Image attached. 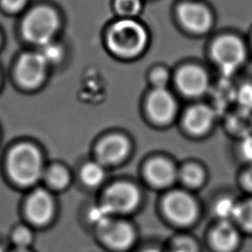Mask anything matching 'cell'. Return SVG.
Here are the masks:
<instances>
[{"instance_id":"6da1fadb","label":"cell","mask_w":252,"mask_h":252,"mask_svg":"<svg viewBox=\"0 0 252 252\" xmlns=\"http://www.w3.org/2000/svg\"><path fill=\"white\" fill-rule=\"evenodd\" d=\"M148 34L145 28L132 19L114 23L108 30L106 43L117 56L130 58L141 53L147 45Z\"/></svg>"},{"instance_id":"7a4b0ae2","label":"cell","mask_w":252,"mask_h":252,"mask_svg":"<svg viewBox=\"0 0 252 252\" xmlns=\"http://www.w3.org/2000/svg\"><path fill=\"white\" fill-rule=\"evenodd\" d=\"M8 167L12 178L21 185H31L41 175V158L32 145L22 144L13 149Z\"/></svg>"},{"instance_id":"3957f363","label":"cell","mask_w":252,"mask_h":252,"mask_svg":"<svg viewBox=\"0 0 252 252\" xmlns=\"http://www.w3.org/2000/svg\"><path fill=\"white\" fill-rule=\"evenodd\" d=\"M59 29V18L55 11L48 7H36L24 19L22 32L24 37L38 45L50 42Z\"/></svg>"},{"instance_id":"277c9868","label":"cell","mask_w":252,"mask_h":252,"mask_svg":"<svg viewBox=\"0 0 252 252\" xmlns=\"http://www.w3.org/2000/svg\"><path fill=\"white\" fill-rule=\"evenodd\" d=\"M212 56L223 71H232L243 62L245 49L238 38L231 35L221 36L213 44Z\"/></svg>"},{"instance_id":"5b68a950","label":"cell","mask_w":252,"mask_h":252,"mask_svg":"<svg viewBox=\"0 0 252 252\" xmlns=\"http://www.w3.org/2000/svg\"><path fill=\"white\" fill-rule=\"evenodd\" d=\"M139 202L137 188L129 183H116L108 188L104 195L103 205L111 212L127 213L132 211Z\"/></svg>"},{"instance_id":"8992f818","label":"cell","mask_w":252,"mask_h":252,"mask_svg":"<svg viewBox=\"0 0 252 252\" xmlns=\"http://www.w3.org/2000/svg\"><path fill=\"white\" fill-rule=\"evenodd\" d=\"M163 207L168 218L178 224H189L197 214L193 199L180 191L169 194L164 200Z\"/></svg>"},{"instance_id":"52a82bcc","label":"cell","mask_w":252,"mask_h":252,"mask_svg":"<svg viewBox=\"0 0 252 252\" xmlns=\"http://www.w3.org/2000/svg\"><path fill=\"white\" fill-rule=\"evenodd\" d=\"M47 63L39 52L23 54L17 66V76L22 85L28 88L36 87L44 78Z\"/></svg>"},{"instance_id":"ba28073f","label":"cell","mask_w":252,"mask_h":252,"mask_svg":"<svg viewBox=\"0 0 252 252\" xmlns=\"http://www.w3.org/2000/svg\"><path fill=\"white\" fill-rule=\"evenodd\" d=\"M177 14L182 25L193 32H204L211 26V15L200 4L192 2L182 3L177 8Z\"/></svg>"},{"instance_id":"9c48e42d","label":"cell","mask_w":252,"mask_h":252,"mask_svg":"<svg viewBox=\"0 0 252 252\" xmlns=\"http://www.w3.org/2000/svg\"><path fill=\"white\" fill-rule=\"evenodd\" d=\"M98 228L102 240L112 248L125 249L134 240L133 229L127 222L112 221L110 220Z\"/></svg>"},{"instance_id":"30bf717a","label":"cell","mask_w":252,"mask_h":252,"mask_svg":"<svg viewBox=\"0 0 252 252\" xmlns=\"http://www.w3.org/2000/svg\"><path fill=\"white\" fill-rule=\"evenodd\" d=\"M176 81L180 91L189 96L202 94L208 87L206 73L197 66H186L182 68L177 75Z\"/></svg>"},{"instance_id":"8fae6325","label":"cell","mask_w":252,"mask_h":252,"mask_svg":"<svg viewBox=\"0 0 252 252\" xmlns=\"http://www.w3.org/2000/svg\"><path fill=\"white\" fill-rule=\"evenodd\" d=\"M148 109L157 122L164 123L174 116L176 104L173 96L165 89H156L149 97Z\"/></svg>"},{"instance_id":"7c38bea8","label":"cell","mask_w":252,"mask_h":252,"mask_svg":"<svg viewBox=\"0 0 252 252\" xmlns=\"http://www.w3.org/2000/svg\"><path fill=\"white\" fill-rule=\"evenodd\" d=\"M52 212L53 205L49 194L44 190L34 191L27 204L29 219L36 224H43L50 220Z\"/></svg>"},{"instance_id":"4fadbf2b","label":"cell","mask_w":252,"mask_h":252,"mask_svg":"<svg viewBox=\"0 0 252 252\" xmlns=\"http://www.w3.org/2000/svg\"><path fill=\"white\" fill-rule=\"evenodd\" d=\"M129 150L128 141L121 136H110L104 139L98 149L99 159L106 163H114L125 158Z\"/></svg>"},{"instance_id":"5bb4252c","label":"cell","mask_w":252,"mask_h":252,"mask_svg":"<svg viewBox=\"0 0 252 252\" xmlns=\"http://www.w3.org/2000/svg\"><path fill=\"white\" fill-rule=\"evenodd\" d=\"M212 110L205 105H196L191 107L184 118L186 128L194 134H202L206 132L213 121Z\"/></svg>"},{"instance_id":"9a60e30c","label":"cell","mask_w":252,"mask_h":252,"mask_svg":"<svg viewBox=\"0 0 252 252\" xmlns=\"http://www.w3.org/2000/svg\"><path fill=\"white\" fill-rule=\"evenodd\" d=\"M148 179L156 186L163 187L170 184L175 177L174 167L165 159L157 158L150 161L146 168Z\"/></svg>"},{"instance_id":"2e32d148","label":"cell","mask_w":252,"mask_h":252,"mask_svg":"<svg viewBox=\"0 0 252 252\" xmlns=\"http://www.w3.org/2000/svg\"><path fill=\"white\" fill-rule=\"evenodd\" d=\"M212 242L218 250L228 252L236 246L238 242V234L228 221H222L213 231Z\"/></svg>"},{"instance_id":"e0dca14e","label":"cell","mask_w":252,"mask_h":252,"mask_svg":"<svg viewBox=\"0 0 252 252\" xmlns=\"http://www.w3.org/2000/svg\"><path fill=\"white\" fill-rule=\"evenodd\" d=\"M81 177L87 185L95 186L103 180L104 169L99 163L88 162L81 170Z\"/></svg>"},{"instance_id":"ac0fdd59","label":"cell","mask_w":252,"mask_h":252,"mask_svg":"<svg viewBox=\"0 0 252 252\" xmlns=\"http://www.w3.org/2000/svg\"><path fill=\"white\" fill-rule=\"evenodd\" d=\"M45 179L52 187L63 188L69 181V174L63 167L55 165L49 167L46 170Z\"/></svg>"},{"instance_id":"d6986e66","label":"cell","mask_w":252,"mask_h":252,"mask_svg":"<svg viewBox=\"0 0 252 252\" xmlns=\"http://www.w3.org/2000/svg\"><path fill=\"white\" fill-rule=\"evenodd\" d=\"M180 178L186 185L190 187H196L203 182L204 173L199 166L189 164L181 169Z\"/></svg>"},{"instance_id":"ffe728a7","label":"cell","mask_w":252,"mask_h":252,"mask_svg":"<svg viewBox=\"0 0 252 252\" xmlns=\"http://www.w3.org/2000/svg\"><path fill=\"white\" fill-rule=\"evenodd\" d=\"M234 219L245 229L252 231V201L238 205Z\"/></svg>"},{"instance_id":"44dd1931","label":"cell","mask_w":252,"mask_h":252,"mask_svg":"<svg viewBox=\"0 0 252 252\" xmlns=\"http://www.w3.org/2000/svg\"><path fill=\"white\" fill-rule=\"evenodd\" d=\"M237 206L238 204H236L232 199L224 198L217 203L215 211L217 216L222 219L223 221H227L229 219L235 217Z\"/></svg>"},{"instance_id":"7402d4cb","label":"cell","mask_w":252,"mask_h":252,"mask_svg":"<svg viewBox=\"0 0 252 252\" xmlns=\"http://www.w3.org/2000/svg\"><path fill=\"white\" fill-rule=\"evenodd\" d=\"M116 12L126 18L137 15L141 10V0H115Z\"/></svg>"},{"instance_id":"603a6c76","label":"cell","mask_w":252,"mask_h":252,"mask_svg":"<svg viewBox=\"0 0 252 252\" xmlns=\"http://www.w3.org/2000/svg\"><path fill=\"white\" fill-rule=\"evenodd\" d=\"M39 54L42 56L46 63H54L60 60L62 56V49L59 45L50 41L41 45V50L39 51Z\"/></svg>"},{"instance_id":"cb8c5ba5","label":"cell","mask_w":252,"mask_h":252,"mask_svg":"<svg viewBox=\"0 0 252 252\" xmlns=\"http://www.w3.org/2000/svg\"><path fill=\"white\" fill-rule=\"evenodd\" d=\"M111 212L103 204H101L100 206L92 209V211L90 212V219L94 223L97 224L99 227L111 220Z\"/></svg>"},{"instance_id":"d4e9b609","label":"cell","mask_w":252,"mask_h":252,"mask_svg":"<svg viewBox=\"0 0 252 252\" xmlns=\"http://www.w3.org/2000/svg\"><path fill=\"white\" fill-rule=\"evenodd\" d=\"M13 241L17 248L26 249V247L32 241V234L26 227H19L13 233Z\"/></svg>"},{"instance_id":"484cf974","label":"cell","mask_w":252,"mask_h":252,"mask_svg":"<svg viewBox=\"0 0 252 252\" xmlns=\"http://www.w3.org/2000/svg\"><path fill=\"white\" fill-rule=\"evenodd\" d=\"M238 103L246 109H252V86L243 85L237 93Z\"/></svg>"},{"instance_id":"4316f807","label":"cell","mask_w":252,"mask_h":252,"mask_svg":"<svg viewBox=\"0 0 252 252\" xmlns=\"http://www.w3.org/2000/svg\"><path fill=\"white\" fill-rule=\"evenodd\" d=\"M170 252H196L195 244L188 238L177 240Z\"/></svg>"},{"instance_id":"83f0119b","label":"cell","mask_w":252,"mask_h":252,"mask_svg":"<svg viewBox=\"0 0 252 252\" xmlns=\"http://www.w3.org/2000/svg\"><path fill=\"white\" fill-rule=\"evenodd\" d=\"M167 80H168V75L166 71H164L163 69H158L152 75V81L156 89H165Z\"/></svg>"},{"instance_id":"f1b7e54d","label":"cell","mask_w":252,"mask_h":252,"mask_svg":"<svg viewBox=\"0 0 252 252\" xmlns=\"http://www.w3.org/2000/svg\"><path fill=\"white\" fill-rule=\"evenodd\" d=\"M2 7L8 11V12H19L20 10H22L26 3L27 0H0Z\"/></svg>"},{"instance_id":"f546056e","label":"cell","mask_w":252,"mask_h":252,"mask_svg":"<svg viewBox=\"0 0 252 252\" xmlns=\"http://www.w3.org/2000/svg\"><path fill=\"white\" fill-rule=\"evenodd\" d=\"M242 153L244 155V157L249 159L252 160V137L247 138L243 144H242Z\"/></svg>"},{"instance_id":"4dcf8cb0","label":"cell","mask_w":252,"mask_h":252,"mask_svg":"<svg viewBox=\"0 0 252 252\" xmlns=\"http://www.w3.org/2000/svg\"><path fill=\"white\" fill-rule=\"evenodd\" d=\"M243 185L250 191H252V168L247 170L242 177Z\"/></svg>"},{"instance_id":"1f68e13d","label":"cell","mask_w":252,"mask_h":252,"mask_svg":"<svg viewBox=\"0 0 252 252\" xmlns=\"http://www.w3.org/2000/svg\"><path fill=\"white\" fill-rule=\"evenodd\" d=\"M12 252H28L26 249H22V248H16L14 251Z\"/></svg>"},{"instance_id":"d6a6232c","label":"cell","mask_w":252,"mask_h":252,"mask_svg":"<svg viewBox=\"0 0 252 252\" xmlns=\"http://www.w3.org/2000/svg\"><path fill=\"white\" fill-rule=\"evenodd\" d=\"M145 252H159L158 250H156V249H150V250H147Z\"/></svg>"},{"instance_id":"836d02e7","label":"cell","mask_w":252,"mask_h":252,"mask_svg":"<svg viewBox=\"0 0 252 252\" xmlns=\"http://www.w3.org/2000/svg\"><path fill=\"white\" fill-rule=\"evenodd\" d=\"M0 252H3V250H1V249H0Z\"/></svg>"}]
</instances>
